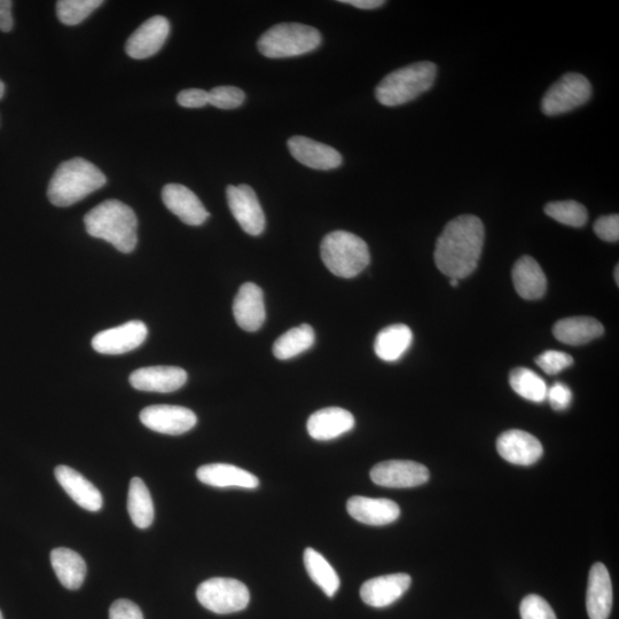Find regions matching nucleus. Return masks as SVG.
Returning a JSON list of instances; mask_svg holds the SVG:
<instances>
[{"instance_id": "nucleus-3", "label": "nucleus", "mask_w": 619, "mask_h": 619, "mask_svg": "<svg viewBox=\"0 0 619 619\" xmlns=\"http://www.w3.org/2000/svg\"><path fill=\"white\" fill-rule=\"evenodd\" d=\"M107 183L101 170L88 160L75 158L61 163L51 179L47 198L53 206L70 207Z\"/></svg>"}, {"instance_id": "nucleus-4", "label": "nucleus", "mask_w": 619, "mask_h": 619, "mask_svg": "<svg viewBox=\"0 0 619 619\" xmlns=\"http://www.w3.org/2000/svg\"><path fill=\"white\" fill-rule=\"evenodd\" d=\"M436 76L437 66L433 62H415L383 78L376 86L375 98L387 107L405 105L432 89Z\"/></svg>"}, {"instance_id": "nucleus-13", "label": "nucleus", "mask_w": 619, "mask_h": 619, "mask_svg": "<svg viewBox=\"0 0 619 619\" xmlns=\"http://www.w3.org/2000/svg\"><path fill=\"white\" fill-rule=\"evenodd\" d=\"M170 34V22L156 15L141 25L128 39L125 52L132 59L144 60L158 53Z\"/></svg>"}, {"instance_id": "nucleus-36", "label": "nucleus", "mask_w": 619, "mask_h": 619, "mask_svg": "<svg viewBox=\"0 0 619 619\" xmlns=\"http://www.w3.org/2000/svg\"><path fill=\"white\" fill-rule=\"evenodd\" d=\"M521 619H558L553 608L544 598L530 594L520 606Z\"/></svg>"}, {"instance_id": "nucleus-18", "label": "nucleus", "mask_w": 619, "mask_h": 619, "mask_svg": "<svg viewBox=\"0 0 619 619\" xmlns=\"http://www.w3.org/2000/svg\"><path fill=\"white\" fill-rule=\"evenodd\" d=\"M233 315L244 331H258L266 318L262 289L253 282L242 285L233 302Z\"/></svg>"}, {"instance_id": "nucleus-6", "label": "nucleus", "mask_w": 619, "mask_h": 619, "mask_svg": "<svg viewBox=\"0 0 619 619\" xmlns=\"http://www.w3.org/2000/svg\"><path fill=\"white\" fill-rule=\"evenodd\" d=\"M321 35L316 28L302 23H279L258 39L257 47L264 57L286 59L303 56L318 49Z\"/></svg>"}, {"instance_id": "nucleus-22", "label": "nucleus", "mask_w": 619, "mask_h": 619, "mask_svg": "<svg viewBox=\"0 0 619 619\" xmlns=\"http://www.w3.org/2000/svg\"><path fill=\"white\" fill-rule=\"evenodd\" d=\"M355 418L341 407H327L311 415L308 433L316 441H332L347 434L355 427Z\"/></svg>"}, {"instance_id": "nucleus-7", "label": "nucleus", "mask_w": 619, "mask_h": 619, "mask_svg": "<svg viewBox=\"0 0 619 619\" xmlns=\"http://www.w3.org/2000/svg\"><path fill=\"white\" fill-rule=\"evenodd\" d=\"M197 598L206 609L218 615H226L246 609L250 593L248 587L237 579L217 577L198 587Z\"/></svg>"}, {"instance_id": "nucleus-31", "label": "nucleus", "mask_w": 619, "mask_h": 619, "mask_svg": "<svg viewBox=\"0 0 619 619\" xmlns=\"http://www.w3.org/2000/svg\"><path fill=\"white\" fill-rule=\"evenodd\" d=\"M316 334L310 325L304 324L289 329L273 344V355L280 360L292 359L309 350L315 343Z\"/></svg>"}, {"instance_id": "nucleus-23", "label": "nucleus", "mask_w": 619, "mask_h": 619, "mask_svg": "<svg viewBox=\"0 0 619 619\" xmlns=\"http://www.w3.org/2000/svg\"><path fill=\"white\" fill-rule=\"evenodd\" d=\"M54 475L67 495L89 512H99L104 500L100 491L85 477L67 466H58Z\"/></svg>"}, {"instance_id": "nucleus-28", "label": "nucleus", "mask_w": 619, "mask_h": 619, "mask_svg": "<svg viewBox=\"0 0 619 619\" xmlns=\"http://www.w3.org/2000/svg\"><path fill=\"white\" fill-rule=\"evenodd\" d=\"M412 341L413 333L409 326L403 324L388 326L376 336L375 354L385 362H397L409 350Z\"/></svg>"}, {"instance_id": "nucleus-2", "label": "nucleus", "mask_w": 619, "mask_h": 619, "mask_svg": "<svg viewBox=\"0 0 619 619\" xmlns=\"http://www.w3.org/2000/svg\"><path fill=\"white\" fill-rule=\"evenodd\" d=\"M84 224L92 238L109 242L121 253H132L137 247V216L119 200H106L94 207L85 215Z\"/></svg>"}, {"instance_id": "nucleus-26", "label": "nucleus", "mask_w": 619, "mask_h": 619, "mask_svg": "<svg viewBox=\"0 0 619 619\" xmlns=\"http://www.w3.org/2000/svg\"><path fill=\"white\" fill-rule=\"evenodd\" d=\"M605 333L600 321L592 317H571L559 320L553 327L555 339L568 346L583 344L600 338Z\"/></svg>"}, {"instance_id": "nucleus-33", "label": "nucleus", "mask_w": 619, "mask_h": 619, "mask_svg": "<svg viewBox=\"0 0 619 619\" xmlns=\"http://www.w3.org/2000/svg\"><path fill=\"white\" fill-rule=\"evenodd\" d=\"M544 211L556 222L571 227H583L589 219V213L582 203L573 200L547 203Z\"/></svg>"}, {"instance_id": "nucleus-29", "label": "nucleus", "mask_w": 619, "mask_h": 619, "mask_svg": "<svg viewBox=\"0 0 619 619\" xmlns=\"http://www.w3.org/2000/svg\"><path fill=\"white\" fill-rule=\"evenodd\" d=\"M128 511L131 521L139 529H147L154 521V504L150 490L139 477H133L128 495Z\"/></svg>"}, {"instance_id": "nucleus-39", "label": "nucleus", "mask_w": 619, "mask_h": 619, "mask_svg": "<svg viewBox=\"0 0 619 619\" xmlns=\"http://www.w3.org/2000/svg\"><path fill=\"white\" fill-rule=\"evenodd\" d=\"M546 398L555 411H564L573 401V393L564 383L556 382L550 389H547Z\"/></svg>"}, {"instance_id": "nucleus-44", "label": "nucleus", "mask_w": 619, "mask_h": 619, "mask_svg": "<svg viewBox=\"0 0 619 619\" xmlns=\"http://www.w3.org/2000/svg\"><path fill=\"white\" fill-rule=\"evenodd\" d=\"M5 94V84L0 81V99H2L4 97Z\"/></svg>"}, {"instance_id": "nucleus-43", "label": "nucleus", "mask_w": 619, "mask_h": 619, "mask_svg": "<svg viewBox=\"0 0 619 619\" xmlns=\"http://www.w3.org/2000/svg\"><path fill=\"white\" fill-rule=\"evenodd\" d=\"M340 3L355 6L360 10H375L386 4L383 0H341Z\"/></svg>"}, {"instance_id": "nucleus-5", "label": "nucleus", "mask_w": 619, "mask_h": 619, "mask_svg": "<svg viewBox=\"0 0 619 619\" xmlns=\"http://www.w3.org/2000/svg\"><path fill=\"white\" fill-rule=\"evenodd\" d=\"M321 260L334 276L351 279L370 264L371 255L366 242L358 235L335 231L326 235L320 246Z\"/></svg>"}, {"instance_id": "nucleus-40", "label": "nucleus", "mask_w": 619, "mask_h": 619, "mask_svg": "<svg viewBox=\"0 0 619 619\" xmlns=\"http://www.w3.org/2000/svg\"><path fill=\"white\" fill-rule=\"evenodd\" d=\"M109 619H144V615L135 602L121 599L109 608Z\"/></svg>"}, {"instance_id": "nucleus-10", "label": "nucleus", "mask_w": 619, "mask_h": 619, "mask_svg": "<svg viewBox=\"0 0 619 619\" xmlns=\"http://www.w3.org/2000/svg\"><path fill=\"white\" fill-rule=\"evenodd\" d=\"M140 421L153 432L178 436L190 432L197 425L198 418L186 407L153 405L141 411Z\"/></svg>"}, {"instance_id": "nucleus-25", "label": "nucleus", "mask_w": 619, "mask_h": 619, "mask_svg": "<svg viewBox=\"0 0 619 619\" xmlns=\"http://www.w3.org/2000/svg\"><path fill=\"white\" fill-rule=\"evenodd\" d=\"M513 284L522 299H542L547 291V279L540 265L531 256H523L514 265Z\"/></svg>"}, {"instance_id": "nucleus-34", "label": "nucleus", "mask_w": 619, "mask_h": 619, "mask_svg": "<svg viewBox=\"0 0 619 619\" xmlns=\"http://www.w3.org/2000/svg\"><path fill=\"white\" fill-rule=\"evenodd\" d=\"M103 4V0H60L57 3L58 19L66 26H77Z\"/></svg>"}, {"instance_id": "nucleus-32", "label": "nucleus", "mask_w": 619, "mask_h": 619, "mask_svg": "<svg viewBox=\"0 0 619 619\" xmlns=\"http://www.w3.org/2000/svg\"><path fill=\"white\" fill-rule=\"evenodd\" d=\"M509 383L517 395L527 401L543 403L547 396L546 382L529 368H515L509 375Z\"/></svg>"}, {"instance_id": "nucleus-15", "label": "nucleus", "mask_w": 619, "mask_h": 619, "mask_svg": "<svg viewBox=\"0 0 619 619\" xmlns=\"http://www.w3.org/2000/svg\"><path fill=\"white\" fill-rule=\"evenodd\" d=\"M130 385L148 393L168 394L182 388L187 381L183 368L175 366H152L140 368L130 375Z\"/></svg>"}, {"instance_id": "nucleus-9", "label": "nucleus", "mask_w": 619, "mask_h": 619, "mask_svg": "<svg viewBox=\"0 0 619 619\" xmlns=\"http://www.w3.org/2000/svg\"><path fill=\"white\" fill-rule=\"evenodd\" d=\"M227 203L235 221L249 235H261L265 230V215L260 201L249 185L227 186Z\"/></svg>"}, {"instance_id": "nucleus-16", "label": "nucleus", "mask_w": 619, "mask_h": 619, "mask_svg": "<svg viewBox=\"0 0 619 619\" xmlns=\"http://www.w3.org/2000/svg\"><path fill=\"white\" fill-rule=\"evenodd\" d=\"M164 205L187 225L199 226L207 221L209 213L200 199L190 188L180 184H168L163 187Z\"/></svg>"}, {"instance_id": "nucleus-35", "label": "nucleus", "mask_w": 619, "mask_h": 619, "mask_svg": "<svg viewBox=\"0 0 619 619\" xmlns=\"http://www.w3.org/2000/svg\"><path fill=\"white\" fill-rule=\"evenodd\" d=\"M245 100V92L235 86H217L209 91V105L219 109L238 108Z\"/></svg>"}, {"instance_id": "nucleus-8", "label": "nucleus", "mask_w": 619, "mask_h": 619, "mask_svg": "<svg viewBox=\"0 0 619 619\" xmlns=\"http://www.w3.org/2000/svg\"><path fill=\"white\" fill-rule=\"evenodd\" d=\"M592 85L582 74L569 73L547 90L542 100V112L556 116L574 111L591 99Z\"/></svg>"}, {"instance_id": "nucleus-19", "label": "nucleus", "mask_w": 619, "mask_h": 619, "mask_svg": "<svg viewBox=\"0 0 619 619\" xmlns=\"http://www.w3.org/2000/svg\"><path fill=\"white\" fill-rule=\"evenodd\" d=\"M411 583V577L406 574L375 577L363 584L360 597L368 606L385 608L401 599Z\"/></svg>"}, {"instance_id": "nucleus-14", "label": "nucleus", "mask_w": 619, "mask_h": 619, "mask_svg": "<svg viewBox=\"0 0 619 619\" xmlns=\"http://www.w3.org/2000/svg\"><path fill=\"white\" fill-rule=\"evenodd\" d=\"M500 457L517 466H531L543 457L544 449L538 438L523 430L512 429L497 440Z\"/></svg>"}, {"instance_id": "nucleus-47", "label": "nucleus", "mask_w": 619, "mask_h": 619, "mask_svg": "<svg viewBox=\"0 0 619 619\" xmlns=\"http://www.w3.org/2000/svg\"><path fill=\"white\" fill-rule=\"evenodd\" d=\"M0 619H4L2 611H0Z\"/></svg>"}, {"instance_id": "nucleus-20", "label": "nucleus", "mask_w": 619, "mask_h": 619, "mask_svg": "<svg viewBox=\"0 0 619 619\" xmlns=\"http://www.w3.org/2000/svg\"><path fill=\"white\" fill-rule=\"evenodd\" d=\"M348 513L356 521L367 526H387L401 515V508L393 500L355 496L349 499Z\"/></svg>"}, {"instance_id": "nucleus-38", "label": "nucleus", "mask_w": 619, "mask_h": 619, "mask_svg": "<svg viewBox=\"0 0 619 619\" xmlns=\"http://www.w3.org/2000/svg\"><path fill=\"white\" fill-rule=\"evenodd\" d=\"M593 230L598 237L607 242H617L619 240V216H602L594 223Z\"/></svg>"}, {"instance_id": "nucleus-46", "label": "nucleus", "mask_w": 619, "mask_h": 619, "mask_svg": "<svg viewBox=\"0 0 619 619\" xmlns=\"http://www.w3.org/2000/svg\"><path fill=\"white\" fill-rule=\"evenodd\" d=\"M450 285L452 287H458L459 286V280L458 279H450Z\"/></svg>"}, {"instance_id": "nucleus-42", "label": "nucleus", "mask_w": 619, "mask_h": 619, "mask_svg": "<svg viewBox=\"0 0 619 619\" xmlns=\"http://www.w3.org/2000/svg\"><path fill=\"white\" fill-rule=\"evenodd\" d=\"M12 7L11 0H0V30L4 33H10L14 26Z\"/></svg>"}, {"instance_id": "nucleus-24", "label": "nucleus", "mask_w": 619, "mask_h": 619, "mask_svg": "<svg viewBox=\"0 0 619 619\" xmlns=\"http://www.w3.org/2000/svg\"><path fill=\"white\" fill-rule=\"evenodd\" d=\"M200 482L214 488H242L254 490L260 485L257 477L237 466L210 464L198 469Z\"/></svg>"}, {"instance_id": "nucleus-21", "label": "nucleus", "mask_w": 619, "mask_h": 619, "mask_svg": "<svg viewBox=\"0 0 619 619\" xmlns=\"http://www.w3.org/2000/svg\"><path fill=\"white\" fill-rule=\"evenodd\" d=\"M613 608V584L605 564L595 563L590 571L586 610L591 619H608Z\"/></svg>"}, {"instance_id": "nucleus-12", "label": "nucleus", "mask_w": 619, "mask_h": 619, "mask_svg": "<svg viewBox=\"0 0 619 619\" xmlns=\"http://www.w3.org/2000/svg\"><path fill=\"white\" fill-rule=\"evenodd\" d=\"M147 335L143 321L133 320L98 333L92 340V348L101 355H123L139 348Z\"/></svg>"}, {"instance_id": "nucleus-45", "label": "nucleus", "mask_w": 619, "mask_h": 619, "mask_svg": "<svg viewBox=\"0 0 619 619\" xmlns=\"http://www.w3.org/2000/svg\"><path fill=\"white\" fill-rule=\"evenodd\" d=\"M614 277H615V279H616V284H617V286H618V285H619V265H616V269H615Z\"/></svg>"}, {"instance_id": "nucleus-17", "label": "nucleus", "mask_w": 619, "mask_h": 619, "mask_svg": "<svg viewBox=\"0 0 619 619\" xmlns=\"http://www.w3.org/2000/svg\"><path fill=\"white\" fill-rule=\"evenodd\" d=\"M288 148L295 160L315 170H333L339 168L343 161L335 148L303 136L289 139Z\"/></svg>"}, {"instance_id": "nucleus-1", "label": "nucleus", "mask_w": 619, "mask_h": 619, "mask_svg": "<svg viewBox=\"0 0 619 619\" xmlns=\"http://www.w3.org/2000/svg\"><path fill=\"white\" fill-rule=\"evenodd\" d=\"M484 239V225L479 217L461 215L452 219L436 242L437 269L450 279L467 278L479 265Z\"/></svg>"}, {"instance_id": "nucleus-30", "label": "nucleus", "mask_w": 619, "mask_h": 619, "mask_svg": "<svg viewBox=\"0 0 619 619\" xmlns=\"http://www.w3.org/2000/svg\"><path fill=\"white\" fill-rule=\"evenodd\" d=\"M304 566L313 582L332 598L340 589V577L335 569L319 552L307 548L303 555Z\"/></svg>"}, {"instance_id": "nucleus-37", "label": "nucleus", "mask_w": 619, "mask_h": 619, "mask_svg": "<svg viewBox=\"0 0 619 619\" xmlns=\"http://www.w3.org/2000/svg\"><path fill=\"white\" fill-rule=\"evenodd\" d=\"M536 363L546 374L555 375L573 366L574 358L566 352L550 350L539 355Z\"/></svg>"}, {"instance_id": "nucleus-11", "label": "nucleus", "mask_w": 619, "mask_h": 619, "mask_svg": "<svg viewBox=\"0 0 619 619\" xmlns=\"http://www.w3.org/2000/svg\"><path fill=\"white\" fill-rule=\"evenodd\" d=\"M429 470L418 462L390 460L381 462L371 470V480L380 487L415 488L429 481Z\"/></svg>"}, {"instance_id": "nucleus-41", "label": "nucleus", "mask_w": 619, "mask_h": 619, "mask_svg": "<svg viewBox=\"0 0 619 619\" xmlns=\"http://www.w3.org/2000/svg\"><path fill=\"white\" fill-rule=\"evenodd\" d=\"M177 103L184 108H202L209 105V92L201 89H187L179 92Z\"/></svg>"}, {"instance_id": "nucleus-27", "label": "nucleus", "mask_w": 619, "mask_h": 619, "mask_svg": "<svg viewBox=\"0 0 619 619\" xmlns=\"http://www.w3.org/2000/svg\"><path fill=\"white\" fill-rule=\"evenodd\" d=\"M51 563L59 582L68 590H78L86 577V563L82 556L69 548H54Z\"/></svg>"}]
</instances>
